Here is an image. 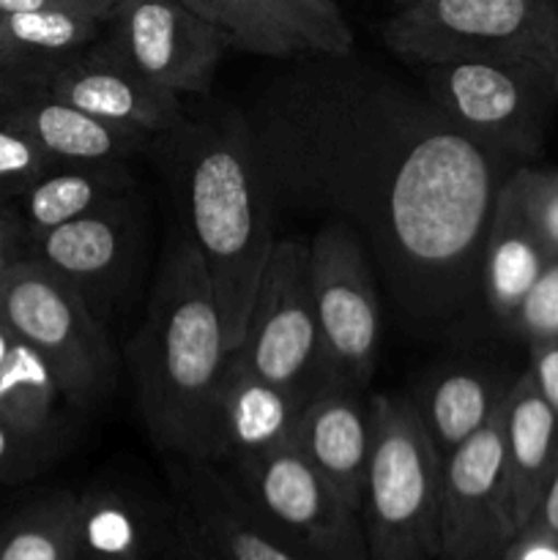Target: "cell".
Instances as JSON below:
<instances>
[{
  "instance_id": "6da1fadb",
  "label": "cell",
  "mask_w": 558,
  "mask_h": 560,
  "mask_svg": "<svg viewBox=\"0 0 558 560\" xmlns=\"http://www.w3.org/2000/svg\"><path fill=\"white\" fill-rule=\"evenodd\" d=\"M290 63L241 109L274 206L348 224L405 317L452 320L518 162L356 52Z\"/></svg>"
},
{
  "instance_id": "7a4b0ae2",
  "label": "cell",
  "mask_w": 558,
  "mask_h": 560,
  "mask_svg": "<svg viewBox=\"0 0 558 560\" xmlns=\"http://www.w3.org/2000/svg\"><path fill=\"white\" fill-rule=\"evenodd\" d=\"M156 137L184 235L206 266L224 345L233 353L244 342L257 284L277 244L271 189L241 109L200 120L181 115Z\"/></svg>"
},
{
  "instance_id": "3957f363",
  "label": "cell",
  "mask_w": 558,
  "mask_h": 560,
  "mask_svg": "<svg viewBox=\"0 0 558 560\" xmlns=\"http://www.w3.org/2000/svg\"><path fill=\"white\" fill-rule=\"evenodd\" d=\"M228 359L206 266L181 233L164 252L148 315L129 348L137 410L170 457L217 463Z\"/></svg>"
},
{
  "instance_id": "277c9868",
  "label": "cell",
  "mask_w": 558,
  "mask_h": 560,
  "mask_svg": "<svg viewBox=\"0 0 558 560\" xmlns=\"http://www.w3.org/2000/svg\"><path fill=\"white\" fill-rule=\"evenodd\" d=\"M372 446L361 492L370 560L441 558L443 459L410 399L372 394Z\"/></svg>"
},
{
  "instance_id": "5b68a950",
  "label": "cell",
  "mask_w": 558,
  "mask_h": 560,
  "mask_svg": "<svg viewBox=\"0 0 558 560\" xmlns=\"http://www.w3.org/2000/svg\"><path fill=\"white\" fill-rule=\"evenodd\" d=\"M383 42L410 66L525 60L553 69L558 0H405Z\"/></svg>"
},
{
  "instance_id": "8992f818",
  "label": "cell",
  "mask_w": 558,
  "mask_h": 560,
  "mask_svg": "<svg viewBox=\"0 0 558 560\" xmlns=\"http://www.w3.org/2000/svg\"><path fill=\"white\" fill-rule=\"evenodd\" d=\"M0 320L53 370L66 402L91 408L115 383V353L85 295L36 257L11 260L0 279Z\"/></svg>"
},
{
  "instance_id": "52a82bcc",
  "label": "cell",
  "mask_w": 558,
  "mask_h": 560,
  "mask_svg": "<svg viewBox=\"0 0 558 560\" xmlns=\"http://www.w3.org/2000/svg\"><path fill=\"white\" fill-rule=\"evenodd\" d=\"M421 91L449 120L518 164L539 156L550 120V69L525 60L414 66Z\"/></svg>"
},
{
  "instance_id": "ba28073f",
  "label": "cell",
  "mask_w": 558,
  "mask_h": 560,
  "mask_svg": "<svg viewBox=\"0 0 558 560\" xmlns=\"http://www.w3.org/2000/svg\"><path fill=\"white\" fill-rule=\"evenodd\" d=\"M312 299L326 388L367 392L381 350V299L364 241L342 222H326L310 241Z\"/></svg>"
},
{
  "instance_id": "9c48e42d",
  "label": "cell",
  "mask_w": 558,
  "mask_h": 560,
  "mask_svg": "<svg viewBox=\"0 0 558 560\" xmlns=\"http://www.w3.org/2000/svg\"><path fill=\"white\" fill-rule=\"evenodd\" d=\"M222 468L304 560H370L361 514L293 443Z\"/></svg>"
},
{
  "instance_id": "30bf717a",
  "label": "cell",
  "mask_w": 558,
  "mask_h": 560,
  "mask_svg": "<svg viewBox=\"0 0 558 560\" xmlns=\"http://www.w3.org/2000/svg\"><path fill=\"white\" fill-rule=\"evenodd\" d=\"M235 353L268 381L315 397L326 388L312 299L310 244L277 238L246 323L244 342Z\"/></svg>"
},
{
  "instance_id": "8fae6325",
  "label": "cell",
  "mask_w": 558,
  "mask_h": 560,
  "mask_svg": "<svg viewBox=\"0 0 558 560\" xmlns=\"http://www.w3.org/2000/svg\"><path fill=\"white\" fill-rule=\"evenodd\" d=\"M102 42L148 82L175 96L211 91L228 36L178 0H118Z\"/></svg>"
},
{
  "instance_id": "7c38bea8",
  "label": "cell",
  "mask_w": 558,
  "mask_h": 560,
  "mask_svg": "<svg viewBox=\"0 0 558 560\" xmlns=\"http://www.w3.org/2000/svg\"><path fill=\"white\" fill-rule=\"evenodd\" d=\"M438 530V560H501L514 536L501 410L443 459Z\"/></svg>"
},
{
  "instance_id": "4fadbf2b",
  "label": "cell",
  "mask_w": 558,
  "mask_h": 560,
  "mask_svg": "<svg viewBox=\"0 0 558 560\" xmlns=\"http://www.w3.org/2000/svg\"><path fill=\"white\" fill-rule=\"evenodd\" d=\"M228 36L230 47L260 58L353 52V31L337 0H178Z\"/></svg>"
},
{
  "instance_id": "5bb4252c",
  "label": "cell",
  "mask_w": 558,
  "mask_h": 560,
  "mask_svg": "<svg viewBox=\"0 0 558 560\" xmlns=\"http://www.w3.org/2000/svg\"><path fill=\"white\" fill-rule=\"evenodd\" d=\"M170 481L175 517L219 560H304L246 501L222 465L175 457Z\"/></svg>"
},
{
  "instance_id": "9a60e30c",
  "label": "cell",
  "mask_w": 558,
  "mask_h": 560,
  "mask_svg": "<svg viewBox=\"0 0 558 560\" xmlns=\"http://www.w3.org/2000/svg\"><path fill=\"white\" fill-rule=\"evenodd\" d=\"M44 91L107 124L162 135L181 118L184 98L148 82L98 38L63 60L44 82Z\"/></svg>"
},
{
  "instance_id": "2e32d148",
  "label": "cell",
  "mask_w": 558,
  "mask_h": 560,
  "mask_svg": "<svg viewBox=\"0 0 558 560\" xmlns=\"http://www.w3.org/2000/svg\"><path fill=\"white\" fill-rule=\"evenodd\" d=\"M27 244L33 246L36 260L69 279L85 299L93 293H107L135 260L137 217L131 195L33 235Z\"/></svg>"
},
{
  "instance_id": "e0dca14e",
  "label": "cell",
  "mask_w": 558,
  "mask_h": 560,
  "mask_svg": "<svg viewBox=\"0 0 558 560\" xmlns=\"http://www.w3.org/2000/svg\"><path fill=\"white\" fill-rule=\"evenodd\" d=\"M310 399L288 386L257 375L239 353H230L219 388L217 465L263 457L295 441Z\"/></svg>"
},
{
  "instance_id": "ac0fdd59",
  "label": "cell",
  "mask_w": 558,
  "mask_h": 560,
  "mask_svg": "<svg viewBox=\"0 0 558 560\" xmlns=\"http://www.w3.org/2000/svg\"><path fill=\"white\" fill-rule=\"evenodd\" d=\"M293 446L361 514L372 446V410L364 392L337 386L317 392L301 413Z\"/></svg>"
},
{
  "instance_id": "d6986e66",
  "label": "cell",
  "mask_w": 558,
  "mask_h": 560,
  "mask_svg": "<svg viewBox=\"0 0 558 560\" xmlns=\"http://www.w3.org/2000/svg\"><path fill=\"white\" fill-rule=\"evenodd\" d=\"M3 107L58 164L129 162L153 142V135L140 129L107 124L60 98L44 88L0 93Z\"/></svg>"
},
{
  "instance_id": "ffe728a7",
  "label": "cell",
  "mask_w": 558,
  "mask_h": 560,
  "mask_svg": "<svg viewBox=\"0 0 558 560\" xmlns=\"http://www.w3.org/2000/svg\"><path fill=\"white\" fill-rule=\"evenodd\" d=\"M501 432L509 503L518 530L531 520L558 465V413L542 397L528 370L514 377L503 397Z\"/></svg>"
},
{
  "instance_id": "44dd1931",
  "label": "cell",
  "mask_w": 558,
  "mask_h": 560,
  "mask_svg": "<svg viewBox=\"0 0 558 560\" xmlns=\"http://www.w3.org/2000/svg\"><path fill=\"white\" fill-rule=\"evenodd\" d=\"M178 539L142 498L115 487L77 495V560H151Z\"/></svg>"
},
{
  "instance_id": "7402d4cb",
  "label": "cell",
  "mask_w": 558,
  "mask_h": 560,
  "mask_svg": "<svg viewBox=\"0 0 558 560\" xmlns=\"http://www.w3.org/2000/svg\"><path fill=\"white\" fill-rule=\"evenodd\" d=\"M550 257L553 252L531 228L512 195L501 186L479 268V290L485 295L490 315L501 326H509L520 301L525 299L531 284L539 279L542 268L547 266Z\"/></svg>"
},
{
  "instance_id": "603a6c76",
  "label": "cell",
  "mask_w": 558,
  "mask_h": 560,
  "mask_svg": "<svg viewBox=\"0 0 558 560\" xmlns=\"http://www.w3.org/2000/svg\"><path fill=\"white\" fill-rule=\"evenodd\" d=\"M131 191H135V175L129 162L55 164L16 195L20 197L16 213L31 241L33 235L98 211Z\"/></svg>"
},
{
  "instance_id": "cb8c5ba5",
  "label": "cell",
  "mask_w": 558,
  "mask_h": 560,
  "mask_svg": "<svg viewBox=\"0 0 558 560\" xmlns=\"http://www.w3.org/2000/svg\"><path fill=\"white\" fill-rule=\"evenodd\" d=\"M509 386L487 370H449L421 392L414 405L441 459L496 419Z\"/></svg>"
},
{
  "instance_id": "d4e9b609",
  "label": "cell",
  "mask_w": 558,
  "mask_h": 560,
  "mask_svg": "<svg viewBox=\"0 0 558 560\" xmlns=\"http://www.w3.org/2000/svg\"><path fill=\"white\" fill-rule=\"evenodd\" d=\"M66 402L47 361L0 320V419L27 438H47Z\"/></svg>"
},
{
  "instance_id": "484cf974",
  "label": "cell",
  "mask_w": 558,
  "mask_h": 560,
  "mask_svg": "<svg viewBox=\"0 0 558 560\" xmlns=\"http://www.w3.org/2000/svg\"><path fill=\"white\" fill-rule=\"evenodd\" d=\"M0 560H77V495L58 492L9 520Z\"/></svg>"
},
{
  "instance_id": "4316f807",
  "label": "cell",
  "mask_w": 558,
  "mask_h": 560,
  "mask_svg": "<svg viewBox=\"0 0 558 560\" xmlns=\"http://www.w3.org/2000/svg\"><path fill=\"white\" fill-rule=\"evenodd\" d=\"M503 189L512 195L547 249L558 255V170L523 162L507 175Z\"/></svg>"
},
{
  "instance_id": "83f0119b",
  "label": "cell",
  "mask_w": 558,
  "mask_h": 560,
  "mask_svg": "<svg viewBox=\"0 0 558 560\" xmlns=\"http://www.w3.org/2000/svg\"><path fill=\"white\" fill-rule=\"evenodd\" d=\"M55 164L58 162L5 113L0 96V189L20 195Z\"/></svg>"
},
{
  "instance_id": "f1b7e54d",
  "label": "cell",
  "mask_w": 558,
  "mask_h": 560,
  "mask_svg": "<svg viewBox=\"0 0 558 560\" xmlns=\"http://www.w3.org/2000/svg\"><path fill=\"white\" fill-rule=\"evenodd\" d=\"M528 345L558 339V255L547 260L539 279L531 284L509 326Z\"/></svg>"
},
{
  "instance_id": "f546056e",
  "label": "cell",
  "mask_w": 558,
  "mask_h": 560,
  "mask_svg": "<svg viewBox=\"0 0 558 560\" xmlns=\"http://www.w3.org/2000/svg\"><path fill=\"white\" fill-rule=\"evenodd\" d=\"M501 560H558V534L525 523L514 530Z\"/></svg>"
},
{
  "instance_id": "4dcf8cb0",
  "label": "cell",
  "mask_w": 558,
  "mask_h": 560,
  "mask_svg": "<svg viewBox=\"0 0 558 560\" xmlns=\"http://www.w3.org/2000/svg\"><path fill=\"white\" fill-rule=\"evenodd\" d=\"M528 348H531L528 375L534 377L542 397H545L547 402L553 405V410L558 413V339H553V342L528 345Z\"/></svg>"
},
{
  "instance_id": "1f68e13d",
  "label": "cell",
  "mask_w": 558,
  "mask_h": 560,
  "mask_svg": "<svg viewBox=\"0 0 558 560\" xmlns=\"http://www.w3.org/2000/svg\"><path fill=\"white\" fill-rule=\"evenodd\" d=\"M36 438H27L14 424L0 419V476L16 474L31 459V454H36Z\"/></svg>"
},
{
  "instance_id": "d6a6232c",
  "label": "cell",
  "mask_w": 558,
  "mask_h": 560,
  "mask_svg": "<svg viewBox=\"0 0 558 560\" xmlns=\"http://www.w3.org/2000/svg\"><path fill=\"white\" fill-rule=\"evenodd\" d=\"M118 0H0L3 14H22V11H47V9H69L88 11V14L109 16Z\"/></svg>"
},
{
  "instance_id": "836d02e7",
  "label": "cell",
  "mask_w": 558,
  "mask_h": 560,
  "mask_svg": "<svg viewBox=\"0 0 558 560\" xmlns=\"http://www.w3.org/2000/svg\"><path fill=\"white\" fill-rule=\"evenodd\" d=\"M528 523L558 534V465H556V470H553L550 479H547L545 492H542L539 503H536V509H534V514H531Z\"/></svg>"
},
{
  "instance_id": "e575fe53",
  "label": "cell",
  "mask_w": 558,
  "mask_h": 560,
  "mask_svg": "<svg viewBox=\"0 0 558 560\" xmlns=\"http://www.w3.org/2000/svg\"><path fill=\"white\" fill-rule=\"evenodd\" d=\"M27 241V230L22 224L20 213L9 211V208L0 206V252L11 257V260H20V246Z\"/></svg>"
},
{
  "instance_id": "d590c367",
  "label": "cell",
  "mask_w": 558,
  "mask_h": 560,
  "mask_svg": "<svg viewBox=\"0 0 558 560\" xmlns=\"http://www.w3.org/2000/svg\"><path fill=\"white\" fill-rule=\"evenodd\" d=\"M175 523H178V560H219L195 530L186 528L178 517Z\"/></svg>"
},
{
  "instance_id": "8d00e7d4",
  "label": "cell",
  "mask_w": 558,
  "mask_h": 560,
  "mask_svg": "<svg viewBox=\"0 0 558 560\" xmlns=\"http://www.w3.org/2000/svg\"><path fill=\"white\" fill-rule=\"evenodd\" d=\"M151 560H178V539H175L173 545H170L167 550L162 552V556H156V558H151Z\"/></svg>"
},
{
  "instance_id": "74e56055",
  "label": "cell",
  "mask_w": 558,
  "mask_h": 560,
  "mask_svg": "<svg viewBox=\"0 0 558 560\" xmlns=\"http://www.w3.org/2000/svg\"><path fill=\"white\" fill-rule=\"evenodd\" d=\"M550 85H553V96H556V102H558V58L550 69Z\"/></svg>"
},
{
  "instance_id": "f35d334b",
  "label": "cell",
  "mask_w": 558,
  "mask_h": 560,
  "mask_svg": "<svg viewBox=\"0 0 558 560\" xmlns=\"http://www.w3.org/2000/svg\"><path fill=\"white\" fill-rule=\"evenodd\" d=\"M9 262H11V257L5 255V252H0V279H3V273H5V268H9Z\"/></svg>"
},
{
  "instance_id": "ab89813d",
  "label": "cell",
  "mask_w": 558,
  "mask_h": 560,
  "mask_svg": "<svg viewBox=\"0 0 558 560\" xmlns=\"http://www.w3.org/2000/svg\"><path fill=\"white\" fill-rule=\"evenodd\" d=\"M399 3H405V0H399Z\"/></svg>"
}]
</instances>
